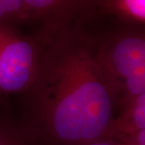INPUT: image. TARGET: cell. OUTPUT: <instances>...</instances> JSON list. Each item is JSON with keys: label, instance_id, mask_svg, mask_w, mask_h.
Masks as SVG:
<instances>
[{"label": "cell", "instance_id": "6da1fadb", "mask_svg": "<svg viewBox=\"0 0 145 145\" xmlns=\"http://www.w3.org/2000/svg\"><path fill=\"white\" fill-rule=\"evenodd\" d=\"M21 96L20 120L40 145L113 138L118 93L100 61L98 38L79 24L44 46L36 77Z\"/></svg>", "mask_w": 145, "mask_h": 145}, {"label": "cell", "instance_id": "7a4b0ae2", "mask_svg": "<svg viewBox=\"0 0 145 145\" xmlns=\"http://www.w3.org/2000/svg\"><path fill=\"white\" fill-rule=\"evenodd\" d=\"M44 48L36 36L0 24V95H22L29 88Z\"/></svg>", "mask_w": 145, "mask_h": 145}, {"label": "cell", "instance_id": "3957f363", "mask_svg": "<svg viewBox=\"0 0 145 145\" xmlns=\"http://www.w3.org/2000/svg\"><path fill=\"white\" fill-rule=\"evenodd\" d=\"M100 61L118 93L145 69V28L123 27L98 38Z\"/></svg>", "mask_w": 145, "mask_h": 145}, {"label": "cell", "instance_id": "277c9868", "mask_svg": "<svg viewBox=\"0 0 145 145\" xmlns=\"http://www.w3.org/2000/svg\"><path fill=\"white\" fill-rule=\"evenodd\" d=\"M28 23L40 25L36 36L44 47L59 31L71 26L76 17L98 7L99 1L25 0Z\"/></svg>", "mask_w": 145, "mask_h": 145}, {"label": "cell", "instance_id": "5b68a950", "mask_svg": "<svg viewBox=\"0 0 145 145\" xmlns=\"http://www.w3.org/2000/svg\"><path fill=\"white\" fill-rule=\"evenodd\" d=\"M145 131V93L136 96L122 107L113 125V138Z\"/></svg>", "mask_w": 145, "mask_h": 145}, {"label": "cell", "instance_id": "8992f818", "mask_svg": "<svg viewBox=\"0 0 145 145\" xmlns=\"http://www.w3.org/2000/svg\"><path fill=\"white\" fill-rule=\"evenodd\" d=\"M0 145H40L20 119L0 112Z\"/></svg>", "mask_w": 145, "mask_h": 145}, {"label": "cell", "instance_id": "52a82bcc", "mask_svg": "<svg viewBox=\"0 0 145 145\" xmlns=\"http://www.w3.org/2000/svg\"><path fill=\"white\" fill-rule=\"evenodd\" d=\"M98 7L123 20L145 24V0L99 1Z\"/></svg>", "mask_w": 145, "mask_h": 145}, {"label": "cell", "instance_id": "ba28073f", "mask_svg": "<svg viewBox=\"0 0 145 145\" xmlns=\"http://www.w3.org/2000/svg\"><path fill=\"white\" fill-rule=\"evenodd\" d=\"M28 23L25 0H0V24L16 26Z\"/></svg>", "mask_w": 145, "mask_h": 145}, {"label": "cell", "instance_id": "9c48e42d", "mask_svg": "<svg viewBox=\"0 0 145 145\" xmlns=\"http://www.w3.org/2000/svg\"><path fill=\"white\" fill-rule=\"evenodd\" d=\"M114 140L119 145H145V131L119 136Z\"/></svg>", "mask_w": 145, "mask_h": 145}, {"label": "cell", "instance_id": "30bf717a", "mask_svg": "<svg viewBox=\"0 0 145 145\" xmlns=\"http://www.w3.org/2000/svg\"><path fill=\"white\" fill-rule=\"evenodd\" d=\"M82 145H119L114 140L111 139H103V140H95L93 142H89L87 144Z\"/></svg>", "mask_w": 145, "mask_h": 145}]
</instances>
